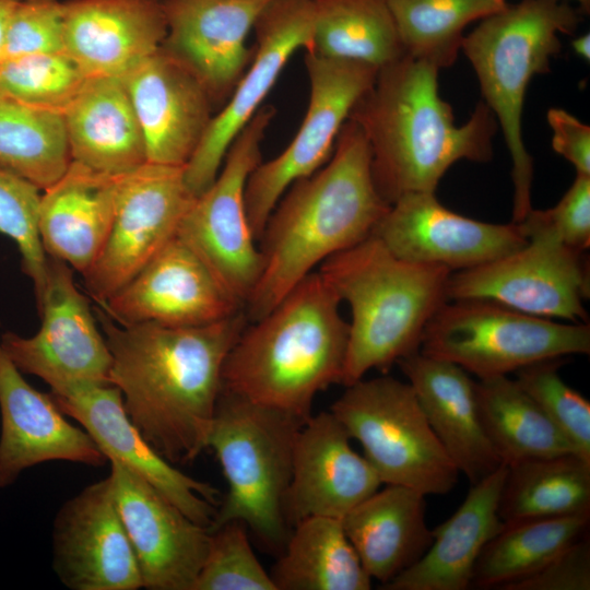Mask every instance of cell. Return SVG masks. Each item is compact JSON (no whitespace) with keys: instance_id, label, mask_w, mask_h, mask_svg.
Returning <instances> with one entry per match:
<instances>
[{"instance_id":"1","label":"cell","mask_w":590,"mask_h":590,"mask_svg":"<svg viewBox=\"0 0 590 590\" xmlns=\"http://www.w3.org/2000/svg\"><path fill=\"white\" fill-rule=\"evenodd\" d=\"M96 319L111 355L109 382L130 421L173 464L204 449L227 354L247 326L244 310L197 327L120 326L103 308Z\"/></svg>"},{"instance_id":"2","label":"cell","mask_w":590,"mask_h":590,"mask_svg":"<svg viewBox=\"0 0 590 590\" xmlns=\"http://www.w3.org/2000/svg\"><path fill=\"white\" fill-rule=\"evenodd\" d=\"M439 69L404 54L380 68L349 119L358 125L371 153L377 191L389 204L413 192L436 193L459 161L488 163L498 131L494 114L479 102L463 125L439 94Z\"/></svg>"},{"instance_id":"3","label":"cell","mask_w":590,"mask_h":590,"mask_svg":"<svg viewBox=\"0 0 590 590\" xmlns=\"http://www.w3.org/2000/svg\"><path fill=\"white\" fill-rule=\"evenodd\" d=\"M370 164L365 134L347 119L329 161L287 188L258 240L262 269L244 307L248 321L266 316L328 258L371 235L390 204Z\"/></svg>"},{"instance_id":"4","label":"cell","mask_w":590,"mask_h":590,"mask_svg":"<svg viewBox=\"0 0 590 590\" xmlns=\"http://www.w3.org/2000/svg\"><path fill=\"white\" fill-rule=\"evenodd\" d=\"M341 299L312 271L243 330L223 367V388L307 420L316 396L341 384L349 322Z\"/></svg>"},{"instance_id":"5","label":"cell","mask_w":590,"mask_h":590,"mask_svg":"<svg viewBox=\"0 0 590 590\" xmlns=\"http://www.w3.org/2000/svg\"><path fill=\"white\" fill-rule=\"evenodd\" d=\"M318 271L351 308L345 387L420 351L426 324L448 300L451 274L398 258L374 235L331 256Z\"/></svg>"},{"instance_id":"6","label":"cell","mask_w":590,"mask_h":590,"mask_svg":"<svg viewBox=\"0 0 590 590\" xmlns=\"http://www.w3.org/2000/svg\"><path fill=\"white\" fill-rule=\"evenodd\" d=\"M581 14L564 0H521L481 20L461 44L512 161V222L532 209L534 167L522 135L527 90L535 75L551 71L562 50L559 35H573Z\"/></svg>"},{"instance_id":"7","label":"cell","mask_w":590,"mask_h":590,"mask_svg":"<svg viewBox=\"0 0 590 590\" xmlns=\"http://www.w3.org/2000/svg\"><path fill=\"white\" fill-rule=\"evenodd\" d=\"M307 420L222 388L206 448L214 451L228 489L210 529L241 521L268 548L282 552L291 532L284 497L295 441Z\"/></svg>"},{"instance_id":"8","label":"cell","mask_w":590,"mask_h":590,"mask_svg":"<svg viewBox=\"0 0 590 590\" xmlns=\"http://www.w3.org/2000/svg\"><path fill=\"white\" fill-rule=\"evenodd\" d=\"M420 352L485 379L530 364L590 353L588 322H558L481 299L447 300L426 324Z\"/></svg>"},{"instance_id":"9","label":"cell","mask_w":590,"mask_h":590,"mask_svg":"<svg viewBox=\"0 0 590 590\" xmlns=\"http://www.w3.org/2000/svg\"><path fill=\"white\" fill-rule=\"evenodd\" d=\"M330 411L356 439L382 484L445 495L459 470L433 432L409 382L390 376L346 386Z\"/></svg>"},{"instance_id":"10","label":"cell","mask_w":590,"mask_h":590,"mask_svg":"<svg viewBox=\"0 0 590 590\" xmlns=\"http://www.w3.org/2000/svg\"><path fill=\"white\" fill-rule=\"evenodd\" d=\"M275 114L273 106L262 105L238 132L216 178L194 198L176 234L244 307L262 269L246 211L245 188L261 163L262 141Z\"/></svg>"},{"instance_id":"11","label":"cell","mask_w":590,"mask_h":590,"mask_svg":"<svg viewBox=\"0 0 590 590\" xmlns=\"http://www.w3.org/2000/svg\"><path fill=\"white\" fill-rule=\"evenodd\" d=\"M309 102L295 137L281 154L261 162L249 175L245 203L258 241L274 206L296 180L331 157L338 134L357 101L373 86L378 68L356 60L306 54Z\"/></svg>"},{"instance_id":"12","label":"cell","mask_w":590,"mask_h":590,"mask_svg":"<svg viewBox=\"0 0 590 590\" xmlns=\"http://www.w3.org/2000/svg\"><path fill=\"white\" fill-rule=\"evenodd\" d=\"M521 248L481 266L451 272L447 299L489 300L515 310L569 322H588L590 295L585 252L533 232Z\"/></svg>"},{"instance_id":"13","label":"cell","mask_w":590,"mask_h":590,"mask_svg":"<svg viewBox=\"0 0 590 590\" xmlns=\"http://www.w3.org/2000/svg\"><path fill=\"white\" fill-rule=\"evenodd\" d=\"M194 198L185 167L146 162L126 174L106 243L82 274L92 298L105 303L139 273L176 236Z\"/></svg>"},{"instance_id":"14","label":"cell","mask_w":590,"mask_h":590,"mask_svg":"<svg viewBox=\"0 0 590 590\" xmlns=\"http://www.w3.org/2000/svg\"><path fill=\"white\" fill-rule=\"evenodd\" d=\"M47 257L46 287L37 304L39 330L32 337L7 331L0 334L1 346L22 374L40 378L50 390L76 382L110 384L111 355L73 269Z\"/></svg>"},{"instance_id":"15","label":"cell","mask_w":590,"mask_h":590,"mask_svg":"<svg viewBox=\"0 0 590 590\" xmlns=\"http://www.w3.org/2000/svg\"><path fill=\"white\" fill-rule=\"evenodd\" d=\"M253 30L256 45L248 68L185 166V181L194 197L212 185L231 143L262 106L293 54L309 46L311 0H271Z\"/></svg>"},{"instance_id":"16","label":"cell","mask_w":590,"mask_h":590,"mask_svg":"<svg viewBox=\"0 0 590 590\" xmlns=\"http://www.w3.org/2000/svg\"><path fill=\"white\" fill-rule=\"evenodd\" d=\"M49 394L64 415L91 435L108 461L119 462L146 481L194 522L211 527L220 491L178 470L144 439L126 413L117 387L76 382Z\"/></svg>"},{"instance_id":"17","label":"cell","mask_w":590,"mask_h":590,"mask_svg":"<svg viewBox=\"0 0 590 590\" xmlns=\"http://www.w3.org/2000/svg\"><path fill=\"white\" fill-rule=\"evenodd\" d=\"M371 235L402 260L440 266L451 272L489 262L528 243L521 223L467 217L442 205L434 192L400 197Z\"/></svg>"},{"instance_id":"18","label":"cell","mask_w":590,"mask_h":590,"mask_svg":"<svg viewBox=\"0 0 590 590\" xmlns=\"http://www.w3.org/2000/svg\"><path fill=\"white\" fill-rule=\"evenodd\" d=\"M52 568L72 590L143 588L109 476L87 485L58 510L52 527Z\"/></svg>"},{"instance_id":"19","label":"cell","mask_w":590,"mask_h":590,"mask_svg":"<svg viewBox=\"0 0 590 590\" xmlns=\"http://www.w3.org/2000/svg\"><path fill=\"white\" fill-rule=\"evenodd\" d=\"M115 502L132 544L143 588L192 590L211 538L146 481L109 461Z\"/></svg>"},{"instance_id":"20","label":"cell","mask_w":590,"mask_h":590,"mask_svg":"<svg viewBox=\"0 0 590 590\" xmlns=\"http://www.w3.org/2000/svg\"><path fill=\"white\" fill-rule=\"evenodd\" d=\"M101 308L120 326L172 327L210 324L244 310L177 235Z\"/></svg>"},{"instance_id":"21","label":"cell","mask_w":590,"mask_h":590,"mask_svg":"<svg viewBox=\"0 0 590 590\" xmlns=\"http://www.w3.org/2000/svg\"><path fill=\"white\" fill-rule=\"evenodd\" d=\"M121 79L142 130L146 162L185 167L215 108L202 82L162 46Z\"/></svg>"},{"instance_id":"22","label":"cell","mask_w":590,"mask_h":590,"mask_svg":"<svg viewBox=\"0 0 590 590\" xmlns=\"http://www.w3.org/2000/svg\"><path fill=\"white\" fill-rule=\"evenodd\" d=\"M331 411L311 415L300 427L293 452L284 517L292 529L309 517L342 519L382 484Z\"/></svg>"},{"instance_id":"23","label":"cell","mask_w":590,"mask_h":590,"mask_svg":"<svg viewBox=\"0 0 590 590\" xmlns=\"http://www.w3.org/2000/svg\"><path fill=\"white\" fill-rule=\"evenodd\" d=\"M271 0H161L167 34L162 47L202 82L214 106H224L255 48L249 31Z\"/></svg>"},{"instance_id":"24","label":"cell","mask_w":590,"mask_h":590,"mask_svg":"<svg viewBox=\"0 0 590 590\" xmlns=\"http://www.w3.org/2000/svg\"><path fill=\"white\" fill-rule=\"evenodd\" d=\"M0 488L49 461L88 467L108 462L95 440L72 425L50 394L32 387L0 343Z\"/></svg>"},{"instance_id":"25","label":"cell","mask_w":590,"mask_h":590,"mask_svg":"<svg viewBox=\"0 0 590 590\" xmlns=\"http://www.w3.org/2000/svg\"><path fill=\"white\" fill-rule=\"evenodd\" d=\"M64 52L86 79L122 78L167 34L161 0L62 2Z\"/></svg>"},{"instance_id":"26","label":"cell","mask_w":590,"mask_h":590,"mask_svg":"<svg viewBox=\"0 0 590 590\" xmlns=\"http://www.w3.org/2000/svg\"><path fill=\"white\" fill-rule=\"evenodd\" d=\"M460 473L471 484L503 465L482 425L474 381L460 366L415 352L397 363Z\"/></svg>"},{"instance_id":"27","label":"cell","mask_w":590,"mask_h":590,"mask_svg":"<svg viewBox=\"0 0 590 590\" xmlns=\"http://www.w3.org/2000/svg\"><path fill=\"white\" fill-rule=\"evenodd\" d=\"M125 175L71 161L42 192L38 231L46 255L81 274L93 266L111 228Z\"/></svg>"},{"instance_id":"28","label":"cell","mask_w":590,"mask_h":590,"mask_svg":"<svg viewBox=\"0 0 590 590\" xmlns=\"http://www.w3.org/2000/svg\"><path fill=\"white\" fill-rule=\"evenodd\" d=\"M507 473L503 464L471 488L456 512L432 530L424 555L388 583L385 590H467L475 563L488 541L504 527L498 504Z\"/></svg>"},{"instance_id":"29","label":"cell","mask_w":590,"mask_h":590,"mask_svg":"<svg viewBox=\"0 0 590 590\" xmlns=\"http://www.w3.org/2000/svg\"><path fill=\"white\" fill-rule=\"evenodd\" d=\"M71 160L111 175L146 163L144 138L121 78H91L62 113Z\"/></svg>"},{"instance_id":"30","label":"cell","mask_w":590,"mask_h":590,"mask_svg":"<svg viewBox=\"0 0 590 590\" xmlns=\"http://www.w3.org/2000/svg\"><path fill=\"white\" fill-rule=\"evenodd\" d=\"M425 497L414 488L386 484L342 518L364 569L381 586L416 563L433 541Z\"/></svg>"},{"instance_id":"31","label":"cell","mask_w":590,"mask_h":590,"mask_svg":"<svg viewBox=\"0 0 590 590\" xmlns=\"http://www.w3.org/2000/svg\"><path fill=\"white\" fill-rule=\"evenodd\" d=\"M270 575L276 590L371 588L342 519L332 517H309L295 523Z\"/></svg>"},{"instance_id":"32","label":"cell","mask_w":590,"mask_h":590,"mask_svg":"<svg viewBox=\"0 0 590 590\" xmlns=\"http://www.w3.org/2000/svg\"><path fill=\"white\" fill-rule=\"evenodd\" d=\"M590 512V461L569 452L507 465L498 515L504 523Z\"/></svg>"},{"instance_id":"33","label":"cell","mask_w":590,"mask_h":590,"mask_svg":"<svg viewBox=\"0 0 590 590\" xmlns=\"http://www.w3.org/2000/svg\"><path fill=\"white\" fill-rule=\"evenodd\" d=\"M475 388L482 425L503 464L576 453L516 379H479Z\"/></svg>"},{"instance_id":"34","label":"cell","mask_w":590,"mask_h":590,"mask_svg":"<svg viewBox=\"0 0 590 590\" xmlns=\"http://www.w3.org/2000/svg\"><path fill=\"white\" fill-rule=\"evenodd\" d=\"M306 54L362 61L378 69L404 55L386 0H311Z\"/></svg>"},{"instance_id":"35","label":"cell","mask_w":590,"mask_h":590,"mask_svg":"<svg viewBox=\"0 0 590 590\" xmlns=\"http://www.w3.org/2000/svg\"><path fill=\"white\" fill-rule=\"evenodd\" d=\"M589 526L590 512L504 523L482 550L471 587L502 590L588 534Z\"/></svg>"},{"instance_id":"36","label":"cell","mask_w":590,"mask_h":590,"mask_svg":"<svg viewBox=\"0 0 590 590\" xmlns=\"http://www.w3.org/2000/svg\"><path fill=\"white\" fill-rule=\"evenodd\" d=\"M71 161L61 113L0 97V168L45 190Z\"/></svg>"},{"instance_id":"37","label":"cell","mask_w":590,"mask_h":590,"mask_svg":"<svg viewBox=\"0 0 590 590\" xmlns=\"http://www.w3.org/2000/svg\"><path fill=\"white\" fill-rule=\"evenodd\" d=\"M404 54L439 70L461 51L463 32L507 7L506 0H386Z\"/></svg>"},{"instance_id":"38","label":"cell","mask_w":590,"mask_h":590,"mask_svg":"<svg viewBox=\"0 0 590 590\" xmlns=\"http://www.w3.org/2000/svg\"><path fill=\"white\" fill-rule=\"evenodd\" d=\"M85 81L66 52L0 60V97L34 107L62 114Z\"/></svg>"},{"instance_id":"39","label":"cell","mask_w":590,"mask_h":590,"mask_svg":"<svg viewBox=\"0 0 590 590\" xmlns=\"http://www.w3.org/2000/svg\"><path fill=\"white\" fill-rule=\"evenodd\" d=\"M564 357L545 359L516 371V381L568 440L590 461V402L559 375Z\"/></svg>"},{"instance_id":"40","label":"cell","mask_w":590,"mask_h":590,"mask_svg":"<svg viewBox=\"0 0 590 590\" xmlns=\"http://www.w3.org/2000/svg\"><path fill=\"white\" fill-rule=\"evenodd\" d=\"M40 191L31 181L0 168V233L16 244L21 268L33 282L36 303L43 297L48 270L38 231Z\"/></svg>"},{"instance_id":"41","label":"cell","mask_w":590,"mask_h":590,"mask_svg":"<svg viewBox=\"0 0 590 590\" xmlns=\"http://www.w3.org/2000/svg\"><path fill=\"white\" fill-rule=\"evenodd\" d=\"M209 550L192 590H276L237 520L210 529Z\"/></svg>"},{"instance_id":"42","label":"cell","mask_w":590,"mask_h":590,"mask_svg":"<svg viewBox=\"0 0 590 590\" xmlns=\"http://www.w3.org/2000/svg\"><path fill=\"white\" fill-rule=\"evenodd\" d=\"M64 52L62 2L19 0L4 37L1 60Z\"/></svg>"},{"instance_id":"43","label":"cell","mask_w":590,"mask_h":590,"mask_svg":"<svg viewBox=\"0 0 590 590\" xmlns=\"http://www.w3.org/2000/svg\"><path fill=\"white\" fill-rule=\"evenodd\" d=\"M518 223L527 235L545 233L570 249L586 252L590 246V175L577 174L555 206L547 210L532 208Z\"/></svg>"},{"instance_id":"44","label":"cell","mask_w":590,"mask_h":590,"mask_svg":"<svg viewBox=\"0 0 590 590\" xmlns=\"http://www.w3.org/2000/svg\"><path fill=\"white\" fill-rule=\"evenodd\" d=\"M589 533L552 557L536 571L505 586L502 590H589Z\"/></svg>"},{"instance_id":"45","label":"cell","mask_w":590,"mask_h":590,"mask_svg":"<svg viewBox=\"0 0 590 590\" xmlns=\"http://www.w3.org/2000/svg\"><path fill=\"white\" fill-rule=\"evenodd\" d=\"M552 148L571 163L577 174L590 175V127L563 108L546 114Z\"/></svg>"},{"instance_id":"46","label":"cell","mask_w":590,"mask_h":590,"mask_svg":"<svg viewBox=\"0 0 590 590\" xmlns=\"http://www.w3.org/2000/svg\"><path fill=\"white\" fill-rule=\"evenodd\" d=\"M19 0H0V60L5 33Z\"/></svg>"},{"instance_id":"47","label":"cell","mask_w":590,"mask_h":590,"mask_svg":"<svg viewBox=\"0 0 590 590\" xmlns=\"http://www.w3.org/2000/svg\"><path fill=\"white\" fill-rule=\"evenodd\" d=\"M573 50L582 59L590 60V34H582L571 42Z\"/></svg>"},{"instance_id":"48","label":"cell","mask_w":590,"mask_h":590,"mask_svg":"<svg viewBox=\"0 0 590 590\" xmlns=\"http://www.w3.org/2000/svg\"><path fill=\"white\" fill-rule=\"evenodd\" d=\"M578 2V9L582 14H589L590 12V0H575Z\"/></svg>"}]
</instances>
